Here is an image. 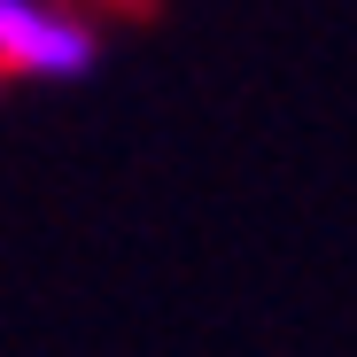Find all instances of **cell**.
<instances>
[{
	"label": "cell",
	"mask_w": 357,
	"mask_h": 357,
	"mask_svg": "<svg viewBox=\"0 0 357 357\" xmlns=\"http://www.w3.org/2000/svg\"><path fill=\"white\" fill-rule=\"evenodd\" d=\"M101 63V31L63 0H0V70L31 86H78Z\"/></svg>",
	"instance_id": "cell-1"
}]
</instances>
